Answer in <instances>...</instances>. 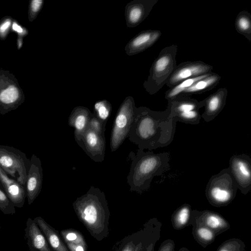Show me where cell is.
<instances>
[{
  "label": "cell",
  "instance_id": "obj_1",
  "mask_svg": "<svg viewBox=\"0 0 251 251\" xmlns=\"http://www.w3.org/2000/svg\"><path fill=\"white\" fill-rule=\"evenodd\" d=\"M177 122L171 116L168 103L164 111L145 107L136 108L128 138L138 149L152 151L168 146L173 141Z\"/></svg>",
  "mask_w": 251,
  "mask_h": 251
},
{
  "label": "cell",
  "instance_id": "obj_2",
  "mask_svg": "<svg viewBox=\"0 0 251 251\" xmlns=\"http://www.w3.org/2000/svg\"><path fill=\"white\" fill-rule=\"evenodd\" d=\"M130 152L128 158L131 161L126 177L130 191L140 194L148 191L153 177L162 176L170 169L169 152L154 153L153 151L138 149Z\"/></svg>",
  "mask_w": 251,
  "mask_h": 251
},
{
  "label": "cell",
  "instance_id": "obj_3",
  "mask_svg": "<svg viewBox=\"0 0 251 251\" xmlns=\"http://www.w3.org/2000/svg\"><path fill=\"white\" fill-rule=\"evenodd\" d=\"M73 206L92 236L99 241L107 236L110 213L103 192L91 186L85 194L74 201Z\"/></svg>",
  "mask_w": 251,
  "mask_h": 251
},
{
  "label": "cell",
  "instance_id": "obj_4",
  "mask_svg": "<svg viewBox=\"0 0 251 251\" xmlns=\"http://www.w3.org/2000/svg\"><path fill=\"white\" fill-rule=\"evenodd\" d=\"M177 46L172 45L162 49L154 60L143 87L150 95L157 93L166 84L176 66Z\"/></svg>",
  "mask_w": 251,
  "mask_h": 251
},
{
  "label": "cell",
  "instance_id": "obj_5",
  "mask_svg": "<svg viewBox=\"0 0 251 251\" xmlns=\"http://www.w3.org/2000/svg\"><path fill=\"white\" fill-rule=\"evenodd\" d=\"M237 190V185L227 167L210 178L205 194L211 205L220 207L228 205L233 201Z\"/></svg>",
  "mask_w": 251,
  "mask_h": 251
},
{
  "label": "cell",
  "instance_id": "obj_6",
  "mask_svg": "<svg viewBox=\"0 0 251 251\" xmlns=\"http://www.w3.org/2000/svg\"><path fill=\"white\" fill-rule=\"evenodd\" d=\"M136 108L133 98L129 96L125 99L118 108L110 136V146L112 152L119 149L128 137L134 118Z\"/></svg>",
  "mask_w": 251,
  "mask_h": 251
},
{
  "label": "cell",
  "instance_id": "obj_7",
  "mask_svg": "<svg viewBox=\"0 0 251 251\" xmlns=\"http://www.w3.org/2000/svg\"><path fill=\"white\" fill-rule=\"evenodd\" d=\"M30 164V159L24 152L12 146L0 145V167L24 186Z\"/></svg>",
  "mask_w": 251,
  "mask_h": 251
},
{
  "label": "cell",
  "instance_id": "obj_8",
  "mask_svg": "<svg viewBox=\"0 0 251 251\" xmlns=\"http://www.w3.org/2000/svg\"><path fill=\"white\" fill-rule=\"evenodd\" d=\"M238 189L244 195L251 190V158L246 154H234L229 161L228 167Z\"/></svg>",
  "mask_w": 251,
  "mask_h": 251
},
{
  "label": "cell",
  "instance_id": "obj_9",
  "mask_svg": "<svg viewBox=\"0 0 251 251\" xmlns=\"http://www.w3.org/2000/svg\"><path fill=\"white\" fill-rule=\"evenodd\" d=\"M213 67L201 61H185L176 65L166 85L169 88L180 82L212 72Z\"/></svg>",
  "mask_w": 251,
  "mask_h": 251
},
{
  "label": "cell",
  "instance_id": "obj_10",
  "mask_svg": "<svg viewBox=\"0 0 251 251\" xmlns=\"http://www.w3.org/2000/svg\"><path fill=\"white\" fill-rule=\"evenodd\" d=\"M76 143L86 154L95 162H102L105 157V136L88 128Z\"/></svg>",
  "mask_w": 251,
  "mask_h": 251
},
{
  "label": "cell",
  "instance_id": "obj_11",
  "mask_svg": "<svg viewBox=\"0 0 251 251\" xmlns=\"http://www.w3.org/2000/svg\"><path fill=\"white\" fill-rule=\"evenodd\" d=\"M30 162L25 183L26 198L29 205L33 203L40 193L43 179V169L40 158L33 154Z\"/></svg>",
  "mask_w": 251,
  "mask_h": 251
},
{
  "label": "cell",
  "instance_id": "obj_12",
  "mask_svg": "<svg viewBox=\"0 0 251 251\" xmlns=\"http://www.w3.org/2000/svg\"><path fill=\"white\" fill-rule=\"evenodd\" d=\"M158 0H133L126 5L125 15L127 27H135L149 16Z\"/></svg>",
  "mask_w": 251,
  "mask_h": 251
},
{
  "label": "cell",
  "instance_id": "obj_13",
  "mask_svg": "<svg viewBox=\"0 0 251 251\" xmlns=\"http://www.w3.org/2000/svg\"><path fill=\"white\" fill-rule=\"evenodd\" d=\"M190 221L200 223L212 230L216 236L230 228L229 223L222 215L209 210H192Z\"/></svg>",
  "mask_w": 251,
  "mask_h": 251
},
{
  "label": "cell",
  "instance_id": "obj_14",
  "mask_svg": "<svg viewBox=\"0 0 251 251\" xmlns=\"http://www.w3.org/2000/svg\"><path fill=\"white\" fill-rule=\"evenodd\" d=\"M161 35L162 32L159 30L142 31L129 41L125 48V51L129 56L138 54L154 45Z\"/></svg>",
  "mask_w": 251,
  "mask_h": 251
},
{
  "label": "cell",
  "instance_id": "obj_15",
  "mask_svg": "<svg viewBox=\"0 0 251 251\" xmlns=\"http://www.w3.org/2000/svg\"><path fill=\"white\" fill-rule=\"evenodd\" d=\"M0 182L5 193L16 207H23L26 197L25 186L10 177L0 167Z\"/></svg>",
  "mask_w": 251,
  "mask_h": 251
},
{
  "label": "cell",
  "instance_id": "obj_16",
  "mask_svg": "<svg viewBox=\"0 0 251 251\" xmlns=\"http://www.w3.org/2000/svg\"><path fill=\"white\" fill-rule=\"evenodd\" d=\"M226 88H221L203 100L204 110L201 117L206 122L213 120L224 109L227 96Z\"/></svg>",
  "mask_w": 251,
  "mask_h": 251
},
{
  "label": "cell",
  "instance_id": "obj_17",
  "mask_svg": "<svg viewBox=\"0 0 251 251\" xmlns=\"http://www.w3.org/2000/svg\"><path fill=\"white\" fill-rule=\"evenodd\" d=\"M25 232L29 251H53L34 219H27Z\"/></svg>",
  "mask_w": 251,
  "mask_h": 251
},
{
  "label": "cell",
  "instance_id": "obj_18",
  "mask_svg": "<svg viewBox=\"0 0 251 251\" xmlns=\"http://www.w3.org/2000/svg\"><path fill=\"white\" fill-rule=\"evenodd\" d=\"M93 113L86 107L77 106L74 108L68 118V125L74 128V137L79 141L88 129Z\"/></svg>",
  "mask_w": 251,
  "mask_h": 251
},
{
  "label": "cell",
  "instance_id": "obj_19",
  "mask_svg": "<svg viewBox=\"0 0 251 251\" xmlns=\"http://www.w3.org/2000/svg\"><path fill=\"white\" fill-rule=\"evenodd\" d=\"M171 107V116L173 118L175 115L179 113H185L192 111L199 110L204 106L203 100L199 101L185 95L179 96L173 100L168 101Z\"/></svg>",
  "mask_w": 251,
  "mask_h": 251
},
{
  "label": "cell",
  "instance_id": "obj_20",
  "mask_svg": "<svg viewBox=\"0 0 251 251\" xmlns=\"http://www.w3.org/2000/svg\"><path fill=\"white\" fill-rule=\"evenodd\" d=\"M48 242L53 251H70L58 233V232L48 224L41 217L34 219Z\"/></svg>",
  "mask_w": 251,
  "mask_h": 251
},
{
  "label": "cell",
  "instance_id": "obj_21",
  "mask_svg": "<svg viewBox=\"0 0 251 251\" xmlns=\"http://www.w3.org/2000/svg\"><path fill=\"white\" fill-rule=\"evenodd\" d=\"M221 76L212 72L208 76L199 79L188 88L181 95L190 96L193 94H201L216 87L220 82Z\"/></svg>",
  "mask_w": 251,
  "mask_h": 251
},
{
  "label": "cell",
  "instance_id": "obj_22",
  "mask_svg": "<svg viewBox=\"0 0 251 251\" xmlns=\"http://www.w3.org/2000/svg\"><path fill=\"white\" fill-rule=\"evenodd\" d=\"M189 226H192L195 240L202 248H205L214 242L216 235L209 228L195 221H190Z\"/></svg>",
  "mask_w": 251,
  "mask_h": 251
},
{
  "label": "cell",
  "instance_id": "obj_23",
  "mask_svg": "<svg viewBox=\"0 0 251 251\" xmlns=\"http://www.w3.org/2000/svg\"><path fill=\"white\" fill-rule=\"evenodd\" d=\"M192 207L188 203H184L174 211L171 216V223L173 228L180 230L189 226Z\"/></svg>",
  "mask_w": 251,
  "mask_h": 251
},
{
  "label": "cell",
  "instance_id": "obj_24",
  "mask_svg": "<svg viewBox=\"0 0 251 251\" xmlns=\"http://www.w3.org/2000/svg\"><path fill=\"white\" fill-rule=\"evenodd\" d=\"M61 235L70 251H86V242L78 231L71 229L62 230Z\"/></svg>",
  "mask_w": 251,
  "mask_h": 251
},
{
  "label": "cell",
  "instance_id": "obj_25",
  "mask_svg": "<svg viewBox=\"0 0 251 251\" xmlns=\"http://www.w3.org/2000/svg\"><path fill=\"white\" fill-rule=\"evenodd\" d=\"M236 31L251 42V15L246 10L240 11L235 21Z\"/></svg>",
  "mask_w": 251,
  "mask_h": 251
},
{
  "label": "cell",
  "instance_id": "obj_26",
  "mask_svg": "<svg viewBox=\"0 0 251 251\" xmlns=\"http://www.w3.org/2000/svg\"><path fill=\"white\" fill-rule=\"evenodd\" d=\"M212 73L184 80L173 87L170 88L165 93V99L168 101H169L181 95L186 89L192 85L195 82L199 79L208 76Z\"/></svg>",
  "mask_w": 251,
  "mask_h": 251
},
{
  "label": "cell",
  "instance_id": "obj_27",
  "mask_svg": "<svg viewBox=\"0 0 251 251\" xmlns=\"http://www.w3.org/2000/svg\"><path fill=\"white\" fill-rule=\"evenodd\" d=\"M111 112V104L106 100H98L94 104V113L93 114L105 126H106Z\"/></svg>",
  "mask_w": 251,
  "mask_h": 251
},
{
  "label": "cell",
  "instance_id": "obj_28",
  "mask_svg": "<svg viewBox=\"0 0 251 251\" xmlns=\"http://www.w3.org/2000/svg\"><path fill=\"white\" fill-rule=\"evenodd\" d=\"M244 242L238 238H233L223 242L216 251H245Z\"/></svg>",
  "mask_w": 251,
  "mask_h": 251
},
{
  "label": "cell",
  "instance_id": "obj_29",
  "mask_svg": "<svg viewBox=\"0 0 251 251\" xmlns=\"http://www.w3.org/2000/svg\"><path fill=\"white\" fill-rule=\"evenodd\" d=\"M0 210L5 215L16 213V207L9 199L0 182Z\"/></svg>",
  "mask_w": 251,
  "mask_h": 251
},
{
  "label": "cell",
  "instance_id": "obj_30",
  "mask_svg": "<svg viewBox=\"0 0 251 251\" xmlns=\"http://www.w3.org/2000/svg\"><path fill=\"white\" fill-rule=\"evenodd\" d=\"M88 128L93 130L102 136H105V126L100 122L93 114L89 121Z\"/></svg>",
  "mask_w": 251,
  "mask_h": 251
},
{
  "label": "cell",
  "instance_id": "obj_31",
  "mask_svg": "<svg viewBox=\"0 0 251 251\" xmlns=\"http://www.w3.org/2000/svg\"><path fill=\"white\" fill-rule=\"evenodd\" d=\"M175 244L172 239L164 240L160 246L158 251H175Z\"/></svg>",
  "mask_w": 251,
  "mask_h": 251
},
{
  "label": "cell",
  "instance_id": "obj_32",
  "mask_svg": "<svg viewBox=\"0 0 251 251\" xmlns=\"http://www.w3.org/2000/svg\"><path fill=\"white\" fill-rule=\"evenodd\" d=\"M43 0H33L31 1V8L33 13H36L41 8L43 4Z\"/></svg>",
  "mask_w": 251,
  "mask_h": 251
},
{
  "label": "cell",
  "instance_id": "obj_33",
  "mask_svg": "<svg viewBox=\"0 0 251 251\" xmlns=\"http://www.w3.org/2000/svg\"><path fill=\"white\" fill-rule=\"evenodd\" d=\"M11 25V21L9 19H7L1 25H0V33L1 35L4 34L9 29V27Z\"/></svg>",
  "mask_w": 251,
  "mask_h": 251
},
{
  "label": "cell",
  "instance_id": "obj_34",
  "mask_svg": "<svg viewBox=\"0 0 251 251\" xmlns=\"http://www.w3.org/2000/svg\"><path fill=\"white\" fill-rule=\"evenodd\" d=\"M13 29L19 34L23 32V28L16 23H14L12 26Z\"/></svg>",
  "mask_w": 251,
  "mask_h": 251
},
{
  "label": "cell",
  "instance_id": "obj_35",
  "mask_svg": "<svg viewBox=\"0 0 251 251\" xmlns=\"http://www.w3.org/2000/svg\"><path fill=\"white\" fill-rule=\"evenodd\" d=\"M154 246H150L148 248H143L141 251H154Z\"/></svg>",
  "mask_w": 251,
  "mask_h": 251
},
{
  "label": "cell",
  "instance_id": "obj_36",
  "mask_svg": "<svg viewBox=\"0 0 251 251\" xmlns=\"http://www.w3.org/2000/svg\"><path fill=\"white\" fill-rule=\"evenodd\" d=\"M178 251H190V250H189L187 248H186V247H182L181 248H180Z\"/></svg>",
  "mask_w": 251,
  "mask_h": 251
}]
</instances>
